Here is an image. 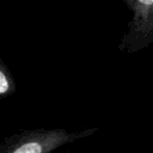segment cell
<instances>
[{
    "mask_svg": "<svg viewBox=\"0 0 153 153\" xmlns=\"http://www.w3.org/2000/svg\"><path fill=\"white\" fill-rule=\"evenodd\" d=\"M96 128L68 131L63 128H36L19 130L0 142V153H51L61 146L87 137Z\"/></svg>",
    "mask_w": 153,
    "mask_h": 153,
    "instance_id": "cell-1",
    "label": "cell"
},
{
    "mask_svg": "<svg viewBox=\"0 0 153 153\" xmlns=\"http://www.w3.org/2000/svg\"><path fill=\"white\" fill-rule=\"evenodd\" d=\"M16 92V81L8 67L0 59V99L11 97Z\"/></svg>",
    "mask_w": 153,
    "mask_h": 153,
    "instance_id": "cell-2",
    "label": "cell"
}]
</instances>
